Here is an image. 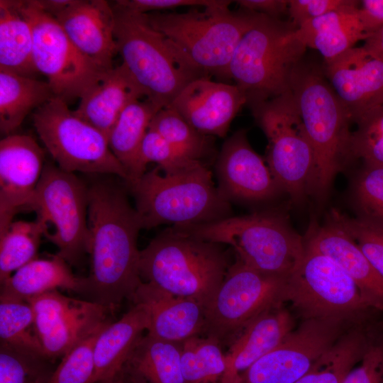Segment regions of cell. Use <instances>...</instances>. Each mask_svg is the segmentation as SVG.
<instances>
[{
  "instance_id": "6da1fadb",
  "label": "cell",
  "mask_w": 383,
  "mask_h": 383,
  "mask_svg": "<svg viewBox=\"0 0 383 383\" xmlns=\"http://www.w3.org/2000/svg\"><path fill=\"white\" fill-rule=\"evenodd\" d=\"M91 271L86 277V294L109 312L124 299L131 301L143 282L137 246L140 218L125 192L111 182L88 187Z\"/></svg>"
},
{
  "instance_id": "7a4b0ae2",
  "label": "cell",
  "mask_w": 383,
  "mask_h": 383,
  "mask_svg": "<svg viewBox=\"0 0 383 383\" xmlns=\"http://www.w3.org/2000/svg\"><path fill=\"white\" fill-rule=\"evenodd\" d=\"M290 90L315 156L311 194L323 201L335 176L354 159L353 121L324 70L301 61L292 75Z\"/></svg>"
},
{
  "instance_id": "3957f363",
  "label": "cell",
  "mask_w": 383,
  "mask_h": 383,
  "mask_svg": "<svg viewBox=\"0 0 383 383\" xmlns=\"http://www.w3.org/2000/svg\"><path fill=\"white\" fill-rule=\"evenodd\" d=\"M114 37L122 64L158 109L169 106L190 82L210 77L196 66L165 35L153 28L144 13L116 5Z\"/></svg>"
},
{
  "instance_id": "277c9868",
  "label": "cell",
  "mask_w": 383,
  "mask_h": 383,
  "mask_svg": "<svg viewBox=\"0 0 383 383\" xmlns=\"http://www.w3.org/2000/svg\"><path fill=\"white\" fill-rule=\"evenodd\" d=\"M230 265L219 244L172 227L140 250L139 270L142 281L206 308Z\"/></svg>"
},
{
  "instance_id": "5b68a950",
  "label": "cell",
  "mask_w": 383,
  "mask_h": 383,
  "mask_svg": "<svg viewBox=\"0 0 383 383\" xmlns=\"http://www.w3.org/2000/svg\"><path fill=\"white\" fill-rule=\"evenodd\" d=\"M157 166L130 185L143 228L161 224L199 225L231 216V202L220 193L201 161L169 174Z\"/></svg>"
},
{
  "instance_id": "8992f818",
  "label": "cell",
  "mask_w": 383,
  "mask_h": 383,
  "mask_svg": "<svg viewBox=\"0 0 383 383\" xmlns=\"http://www.w3.org/2000/svg\"><path fill=\"white\" fill-rule=\"evenodd\" d=\"M296 28L291 21L257 13L240 40L228 74L249 108L290 91L292 75L307 48L295 35Z\"/></svg>"
},
{
  "instance_id": "52a82bcc",
  "label": "cell",
  "mask_w": 383,
  "mask_h": 383,
  "mask_svg": "<svg viewBox=\"0 0 383 383\" xmlns=\"http://www.w3.org/2000/svg\"><path fill=\"white\" fill-rule=\"evenodd\" d=\"M200 239L231 245L236 259L259 272L289 277L305 252L301 236L281 213L230 216L199 225L174 226Z\"/></svg>"
},
{
  "instance_id": "ba28073f",
  "label": "cell",
  "mask_w": 383,
  "mask_h": 383,
  "mask_svg": "<svg viewBox=\"0 0 383 383\" xmlns=\"http://www.w3.org/2000/svg\"><path fill=\"white\" fill-rule=\"evenodd\" d=\"M233 1L217 6L193 7L186 12L144 13L148 22L176 44L192 62L209 76L229 79L234 51L257 13L243 10L232 12Z\"/></svg>"
},
{
  "instance_id": "9c48e42d",
  "label": "cell",
  "mask_w": 383,
  "mask_h": 383,
  "mask_svg": "<svg viewBox=\"0 0 383 383\" xmlns=\"http://www.w3.org/2000/svg\"><path fill=\"white\" fill-rule=\"evenodd\" d=\"M250 109L267 138L266 162L274 179L301 201L311 192L315 156L291 90Z\"/></svg>"
},
{
  "instance_id": "30bf717a",
  "label": "cell",
  "mask_w": 383,
  "mask_h": 383,
  "mask_svg": "<svg viewBox=\"0 0 383 383\" xmlns=\"http://www.w3.org/2000/svg\"><path fill=\"white\" fill-rule=\"evenodd\" d=\"M286 301L303 320L361 325L374 309L353 279L329 257L306 248L297 270L289 277Z\"/></svg>"
},
{
  "instance_id": "8fae6325",
  "label": "cell",
  "mask_w": 383,
  "mask_h": 383,
  "mask_svg": "<svg viewBox=\"0 0 383 383\" xmlns=\"http://www.w3.org/2000/svg\"><path fill=\"white\" fill-rule=\"evenodd\" d=\"M33 123L45 147L61 170L71 173L111 174L128 180L111 151L108 138L55 97L33 113Z\"/></svg>"
},
{
  "instance_id": "7c38bea8",
  "label": "cell",
  "mask_w": 383,
  "mask_h": 383,
  "mask_svg": "<svg viewBox=\"0 0 383 383\" xmlns=\"http://www.w3.org/2000/svg\"><path fill=\"white\" fill-rule=\"evenodd\" d=\"M288 279L259 272L236 259L206 308L203 336L228 347L252 321L283 305Z\"/></svg>"
},
{
  "instance_id": "4fadbf2b",
  "label": "cell",
  "mask_w": 383,
  "mask_h": 383,
  "mask_svg": "<svg viewBox=\"0 0 383 383\" xmlns=\"http://www.w3.org/2000/svg\"><path fill=\"white\" fill-rule=\"evenodd\" d=\"M30 209L55 226L45 237L57 247V255L78 265L90 248L88 187L74 173L45 162Z\"/></svg>"
},
{
  "instance_id": "5bb4252c",
  "label": "cell",
  "mask_w": 383,
  "mask_h": 383,
  "mask_svg": "<svg viewBox=\"0 0 383 383\" xmlns=\"http://www.w3.org/2000/svg\"><path fill=\"white\" fill-rule=\"evenodd\" d=\"M23 3L33 26V61L37 72L47 78L56 97L66 102L80 99L110 70L83 54L53 16L39 9L32 0Z\"/></svg>"
},
{
  "instance_id": "9a60e30c",
  "label": "cell",
  "mask_w": 383,
  "mask_h": 383,
  "mask_svg": "<svg viewBox=\"0 0 383 383\" xmlns=\"http://www.w3.org/2000/svg\"><path fill=\"white\" fill-rule=\"evenodd\" d=\"M353 325L305 319L256 361L240 383H294Z\"/></svg>"
},
{
  "instance_id": "2e32d148",
  "label": "cell",
  "mask_w": 383,
  "mask_h": 383,
  "mask_svg": "<svg viewBox=\"0 0 383 383\" xmlns=\"http://www.w3.org/2000/svg\"><path fill=\"white\" fill-rule=\"evenodd\" d=\"M33 309L44 355L63 357L79 343L109 323V310L91 300L65 296L57 290L26 300Z\"/></svg>"
},
{
  "instance_id": "e0dca14e",
  "label": "cell",
  "mask_w": 383,
  "mask_h": 383,
  "mask_svg": "<svg viewBox=\"0 0 383 383\" xmlns=\"http://www.w3.org/2000/svg\"><path fill=\"white\" fill-rule=\"evenodd\" d=\"M45 152L30 135L11 134L0 141V234L21 209H30L45 166Z\"/></svg>"
},
{
  "instance_id": "ac0fdd59",
  "label": "cell",
  "mask_w": 383,
  "mask_h": 383,
  "mask_svg": "<svg viewBox=\"0 0 383 383\" xmlns=\"http://www.w3.org/2000/svg\"><path fill=\"white\" fill-rule=\"evenodd\" d=\"M217 187L231 201L271 200L282 192L263 159L252 149L245 130H239L223 144L216 162Z\"/></svg>"
},
{
  "instance_id": "d6986e66",
  "label": "cell",
  "mask_w": 383,
  "mask_h": 383,
  "mask_svg": "<svg viewBox=\"0 0 383 383\" xmlns=\"http://www.w3.org/2000/svg\"><path fill=\"white\" fill-rule=\"evenodd\" d=\"M324 72L353 123L383 105V61L363 45L326 62Z\"/></svg>"
},
{
  "instance_id": "ffe728a7",
  "label": "cell",
  "mask_w": 383,
  "mask_h": 383,
  "mask_svg": "<svg viewBox=\"0 0 383 383\" xmlns=\"http://www.w3.org/2000/svg\"><path fill=\"white\" fill-rule=\"evenodd\" d=\"M245 97L235 85L203 77L187 84L170 107L200 133L226 136Z\"/></svg>"
},
{
  "instance_id": "44dd1931",
  "label": "cell",
  "mask_w": 383,
  "mask_h": 383,
  "mask_svg": "<svg viewBox=\"0 0 383 383\" xmlns=\"http://www.w3.org/2000/svg\"><path fill=\"white\" fill-rule=\"evenodd\" d=\"M142 306L148 316V334L174 343L203 335L206 308L196 301L175 296L143 282L131 300Z\"/></svg>"
},
{
  "instance_id": "7402d4cb",
  "label": "cell",
  "mask_w": 383,
  "mask_h": 383,
  "mask_svg": "<svg viewBox=\"0 0 383 383\" xmlns=\"http://www.w3.org/2000/svg\"><path fill=\"white\" fill-rule=\"evenodd\" d=\"M72 43L86 56L111 70L118 53L113 8L104 0H74L54 17Z\"/></svg>"
},
{
  "instance_id": "603a6c76",
  "label": "cell",
  "mask_w": 383,
  "mask_h": 383,
  "mask_svg": "<svg viewBox=\"0 0 383 383\" xmlns=\"http://www.w3.org/2000/svg\"><path fill=\"white\" fill-rule=\"evenodd\" d=\"M304 240L306 248L329 257L341 267L374 310H383V278L355 240L330 216L323 225L312 223Z\"/></svg>"
},
{
  "instance_id": "cb8c5ba5",
  "label": "cell",
  "mask_w": 383,
  "mask_h": 383,
  "mask_svg": "<svg viewBox=\"0 0 383 383\" xmlns=\"http://www.w3.org/2000/svg\"><path fill=\"white\" fill-rule=\"evenodd\" d=\"M294 326L292 313L282 306L262 313L249 323L225 353L222 383H240L248 370L277 345Z\"/></svg>"
},
{
  "instance_id": "d4e9b609",
  "label": "cell",
  "mask_w": 383,
  "mask_h": 383,
  "mask_svg": "<svg viewBox=\"0 0 383 383\" xmlns=\"http://www.w3.org/2000/svg\"><path fill=\"white\" fill-rule=\"evenodd\" d=\"M143 98V90L121 63L80 99L73 112L108 138L124 109Z\"/></svg>"
},
{
  "instance_id": "484cf974",
  "label": "cell",
  "mask_w": 383,
  "mask_h": 383,
  "mask_svg": "<svg viewBox=\"0 0 383 383\" xmlns=\"http://www.w3.org/2000/svg\"><path fill=\"white\" fill-rule=\"evenodd\" d=\"M359 2L301 25L295 35L306 48L318 50L326 62L335 59L370 36L360 16Z\"/></svg>"
},
{
  "instance_id": "4316f807",
  "label": "cell",
  "mask_w": 383,
  "mask_h": 383,
  "mask_svg": "<svg viewBox=\"0 0 383 383\" xmlns=\"http://www.w3.org/2000/svg\"><path fill=\"white\" fill-rule=\"evenodd\" d=\"M58 288L86 294V277L75 276L70 265L57 254L38 259L19 268L1 284V299L26 301Z\"/></svg>"
},
{
  "instance_id": "83f0119b",
  "label": "cell",
  "mask_w": 383,
  "mask_h": 383,
  "mask_svg": "<svg viewBox=\"0 0 383 383\" xmlns=\"http://www.w3.org/2000/svg\"><path fill=\"white\" fill-rule=\"evenodd\" d=\"M148 327V313L139 304H133L119 320L107 324L95 341L91 383H97L121 370Z\"/></svg>"
},
{
  "instance_id": "f1b7e54d",
  "label": "cell",
  "mask_w": 383,
  "mask_h": 383,
  "mask_svg": "<svg viewBox=\"0 0 383 383\" xmlns=\"http://www.w3.org/2000/svg\"><path fill=\"white\" fill-rule=\"evenodd\" d=\"M0 70L35 77L33 30L23 1H0Z\"/></svg>"
},
{
  "instance_id": "f546056e",
  "label": "cell",
  "mask_w": 383,
  "mask_h": 383,
  "mask_svg": "<svg viewBox=\"0 0 383 383\" xmlns=\"http://www.w3.org/2000/svg\"><path fill=\"white\" fill-rule=\"evenodd\" d=\"M159 110L148 99L132 102L108 136L111 151L127 172L128 187L145 173L140 160V148L150 121Z\"/></svg>"
},
{
  "instance_id": "4dcf8cb0",
  "label": "cell",
  "mask_w": 383,
  "mask_h": 383,
  "mask_svg": "<svg viewBox=\"0 0 383 383\" xmlns=\"http://www.w3.org/2000/svg\"><path fill=\"white\" fill-rule=\"evenodd\" d=\"M181 343L142 335L123 366L138 383H184L181 367Z\"/></svg>"
},
{
  "instance_id": "1f68e13d",
  "label": "cell",
  "mask_w": 383,
  "mask_h": 383,
  "mask_svg": "<svg viewBox=\"0 0 383 383\" xmlns=\"http://www.w3.org/2000/svg\"><path fill=\"white\" fill-rule=\"evenodd\" d=\"M48 82L0 70V130L13 134L27 115L54 99Z\"/></svg>"
},
{
  "instance_id": "d6a6232c",
  "label": "cell",
  "mask_w": 383,
  "mask_h": 383,
  "mask_svg": "<svg viewBox=\"0 0 383 383\" xmlns=\"http://www.w3.org/2000/svg\"><path fill=\"white\" fill-rule=\"evenodd\" d=\"M372 334L365 331L362 325L350 327L294 383H342L349 371L362 358Z\"/></svg>"
},
{
  "instance_id": "836d02e7",
  "label": "cell",
  "mask_w": 383,
  "mask_h": 383,
  "mask_svg": "<svg viewBox=\"0 0 383 383\" xmlns=\"http://www.w3.org/2000/svg\"><path fill=\"white\" fill-rule=\"evenodd\" d=\"M48 233V223L38 217L34 221H13L0 234L1 284L36 258L41 237Z\"/></svg>"
},
{
  "instance_id": "e575fe53",
  "label": "cell",
  "mask_w": 383,
  "mask_h": 383,
  "mask_svg": "<svg viewBox=\"0 0 383 383\" xmlns=\"http://www.w3.org/2000/svg\"><path fill=\"white\" fill-rule=\"evenodd\" d=\"M181 367L184 383H222L225 352L216 340L194 336L181 343Z\"/></svg>"
},
{
  "instance_id": "d590c367",
  "label": "cell",
  "mask_w": 383,
  "mask_h": 383,
  "mask_svg": "<svg viewBox=\"0 0 383 383\" xmlns=\"http://www.w3.org/2000/svg\"><path fill=\"white\" fill-rule=\"evenodd\" d=\"M0 339L18 350L45 357L33 309L26 301L0 299Z\"/></svg>"
},
{
  "instance_id": "8d00e7d4",
  "label": "cell",
  "mask_w": 383,
  "mask_h": 383,
  "mask_svg": "<svg viewBox=\"0 0 383 383\" xmlns=\"http://www.w3.org/2000/svg\"><path fill=\"white\" fill-rule=\"evenodd\" d=\"M149 128L157 132L178 152L194 160L208 154L209 137L198 132L170 107L159 110Z\"/></svg>"
},
{
  "instance_id": "74e56055",
  "label": "cell",
  "mask_w": 383,
  "mask_h": 383,
  "mask_svg": "<svg viewBox=\"0 0 383 383\" xmlns=\"http://www.w3.org/2000/svg\"><path fill=\"white\" fill-rule=\"evenodd\" d=\"M50 360L0 343V383H47L54 371Z\"/></svg>"
},
{
  "instance_id": "f35d334b",
  "label": "cell",
  "mask_w": 383,
  "mask_h": 383,
  "mask_svg": "<svg viewBox=\"0 0 383 383\" xmlns=\"http://www.w3.org/2000/svg\"><path fill=\"white\" fill-rule=\"evenodd\" d=\"M358 218L383 230V167L364 165L353 189Z\"/></svg>"
},
{
  "instance_id": "ab89813d",
  "label": "cell",
  "mask_w": 383,
  "mask_h": 383,
  "mask_svg": "<svg viewBox=\"0 0 383 383\" xmlns=\"http://www.w3.org/2000/svg\"><path fill=\"white\" fill-rule=\"evenodd\" d=\"M353 132L352 152L354 159L364 165L383 167V105L362 116Z\"/></svg>"
},
{
  "instance_id": "60d3db41",
  "label": "cell",
  "mask_w": 383,
  "mask_h": 383,
  "mask_svg": "<svg viewBox=\"0 0 383 383\" xmlns=\"http://www.w3.org/2000/svg\"><path fill=\"white\" fill-rule=\"evenodd\" d=\"M109 323L66 353L47 383H91L94 372L95 341L99 333Z\"/></svg>"
},
{
  "instance_id": "b9f144b4",
  "label": "cell",
  "mask_w": 383,
  "mask_h": 383,
  "mask_svg": "<svg viewBox=\"0 0 383 383\" xmlns=\"http://www.w3.org/2000/svg\"><path fill=\"white\" fill-rule=\"evenodd\" d=\"M329 216L355 240L383 278V230L358 218H350L335 210H333Z\"/></svg>"
},
{
  "instance_id": "7bdbcfd3",
  "label": "cell",
  "mask_w": 383,
  "mask_h": 383,
  "mask_svg": "<svg viewBox=\"0 0 383 383\" xmlns=\"http://www.w3.org/2000/svg\"><path fill=\"white\" fill-rule=\"evenodd\" d=\"M140 160L145 169L150 162L157 163L165 174L177 172L197 161L178 152L157 132L150 128L141 145Z\"/></svg>"
},
{
  "instance_id": "ee69618b",
  "label": "cell",
  "mask_w": 383,
  "mask_h": 383,
  "mask_svg": "<svg viewBox=\"0 0 383 383\" xmlns=\"http://www.w3.org/2000/svg\"><path fill=\"white\" fill-rule=\"evenodd\" d=\"M342 383H383V337L372 339L357 367Z\"/></svg>"
},
{
  "instance_id": "f6af8a7d",
  "label": "cell",
  "mask_w": 383,
  "mask_h": 383,
  "mask_svg": "<svg viewBox=\"0 0 383 383\" xmlns=\"http://www.w3.org/2000/svg\"><path fill=\"white\" fill-rule=\"evenodd\" d=\"M354 0H289L288 14L296 26L329 12L355 4Z\"/></svg>"
},
{
  "instance_id": "bcb514c9",
  "label": "cell",
  "mask_w": 383,
  "mask_h": 383,
  "mask_svg": "<svg viewBox=\"0 0 383 383\" xmlns=\"http://www.w3.org/2000/svg\"><path fill=\"white\" fill-rule=\"evenodd\" d=\"M223 0H119L115 4L138 13L161 12L178 7H211L219 5Z\"/></svg>"
},
{
  "instance_id": "7dc6e473",
  "label": "cell",
  "mask_w": 383,
  "mask_h": 383,
  "mask_svg": "<svg viewBox=\"0 0 383 383\" xmlns=\"http://www.w3.org/2000/svg\"><path fill=\"white\" fill-rule=\"evenodd\" d=\"M241 9L279 18L288 13L289 0H238L234 1Z\"/></svg>"
},
{
  "instance_id": "c3c4849f",
  "label": "cell",
  "mask_w": 383,
  "mask_h": 383,
  "mask_svg": "<svg viewBox=\"0 0 383 383\" xmlns=\"http://www.w3.org/2000/svg\"><path fill=\"white\" fill-rule=\"evenodd\" d=\"M360 13L370 35L383 27V0L360 1Z\"/></svg>"
},
{
  "instance_id": "681fc988",
  "label": "cell",
  "mask_w": 383,
  "mask_h": 383,
  "mask_svg": "<svg viewBox=\"0 0 383 383\" xmlns=\"http://www.w3.org/2000/svg\"><path fill=\"white\" fill-rule=\"evenodd\" d=\"M43 12L55 17L69 7L74 0H32Z\"/></svg>"
},
{
  "instance_id": "f907efd6",
  "label": "cell",
  "mask_w": 383,
  "mask_h": 383,
  "mask_svg": "<svg viewBox=\"0 0 383 383\" xmlns=\"http://www.w3.org/2000/svg\"><path fill=\"white\" fill-rule=\"evenodd\" d=\"M363 46L383 61V27L372 33L365 40Z\"/></svg>"
},
{
  "instance_id": "816d5d0a",
  "label": "cell",
  "mask_w": 383,
  "mask_h": 383,
  "mask_svg": "<svg viewBox=\"0 0 383 383\" xmlns=\"http://www.w3.org/2000/svg\"><path fill=\"white\" fill-rule=\"evenodd\" d=\"M123 367L113 375L105 378L97 383H124Z\"/></svg>"
},
{
  "instance_id": "f5cc1de1",
  "label": "cell",
  "mask_w": 383,
  "mask_h": 383,
  "mask_svg": "<svg viewBox=\"0 0 383 383\" xmlns=\"http://www.w3.org/2000/svg\"><path fill=\"white\" fill-rule=\"evenodd\" d=\"M124 372V383H138L135 380H133L132 378H131L125 372Z\"/></svg>"
}]
</instances>
